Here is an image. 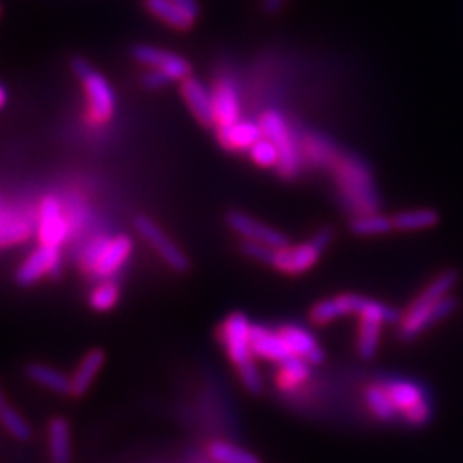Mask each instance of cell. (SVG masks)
<instances>
[{"label":"cell","instance_id":"cell-1","mask_svg":"<svg viewBox=\"0 0 463 463\" xmlns=\"http://www.w3.org/2000/svg\"><path fill=\"white\" fill-rule=\"evenodd\" d=\"M330 170L335 176L342 205L347 211L354 216L379 213L381 197L376 192L373 172L364 158L342 151Z\"/></svg>","mask_w":463,"mask_h":463},{"label":"cell","instance_id":"cell-2","mask_svg":"<svg viewBox=\"0 0 463 463\" xmlns=\"http://www.w3.org/2000/svg\"><path fill=\"white\" fill-rule=\"evenodd\" d=\"M251 328V321L243 313H232L219 326V340L228 361L236 369L241 386L250 394H260L263 392V376H260L253 354Z\"/></svg>","mask_w":463,"mask_h":463},{"label":"cell","instance_id":"cell-3","mask_svg":"<svg viewBox=\"0 0 463 463\" xmlns=\"http://www.w3.org/2000/svg\"><path fill=\"white\" fill-rule=\"evenodd\" d=\"M332 240H335V232L330 228L318 230L311 241L299 243L296 248L288 245L284 250H274L270 265L286 274L307 272L317 265V260L321 259L323 251L332 243Z\"/></svg>","mask_w":463,"mask_h":463},{"label":"cell","instance_id":"cell-4","mask_svg":"<svg viewBox=\"0 0 463 463\" xmlns=\"http://www.w3.org/2000/svg\"><path fill=\"white\" fill-rule=\"evenodd\" d=\"M260 128H263V136L277 145V149L280 153V161L277 168L280 170L282 176L294 178L299 170L301 145L294 141L292 129H289L284 116L277 110H267L263 114V118H260Z\"/></svg>","mask_w":463,"mask_h":463},{"label":"cell","instance_id":"cell-5","mask_svg":"<svg viewBox=\"0 0 463 463\" xmlns=\"http://www.w3.org/2000/svg\"><path fill=\"white\" fill-rule=\"evenodd\" d=\"M383 384L386 388L390 400H392L396 411L402 415L405 423H410L413 427H421L429 421L432 410L421 386L403 379L384 381Z\"/></svg>","mask_w":463,"mask_h":463},{"label":"cell","instance_id":"cell-6","mask_svg":"<svg viewBox=\"0 0 463 463\" xmlns=\"http://www.w3.org/2000/svg\"><path fill=\"white\" fill-rule=\"evenodd\" d=\"M71 70H74V74L81 80L85 87L93 118L97 122H107L114 114V105H116L112 85L100 76L97 70H93L90 64H87L83 58H74V61H71Z\"/></svg>","mask_w":463,"mask_h":463},{"label":"cell","instance_id":"cell-7","mask_svg":"<svg viewBox=\"0 0 463 463\" xmlns=\"http://www.w3.org/2000/svg\"><path fill=\"white\" fill-rule=\"evenodd\" d=\"M458 309V299L454 296H448L439 303H432V306L417 307V309H405L402 313V318L398 323V336L403 342H411L419 335H423L432 325L456 313Z\"/></svg>","mask_w":463,"mask_h":463},{"label":"cell","instance_id":"cell-8","mask_svg":"<svg viewBox=\"0 0 463 463\" xmlns=\"http://www.w3.org/2000/svg\"><path fill=\"white\" fill-rule=\"evenodd\" d=\"M62 269V255H61V245H47L43 243L39 250H35L29 255L24 265L16 272V282L20 286H32L39 282L45 274L51 277H58Z\"/></svg>","mask_w":463,"mask_h":463},{"label":"cell","instance_id":"cell-9","mask_svg":"<svg viewBox=\"0 0 463 463\" xmlns=\"http://www.w3.org/2000/svg\"><path fill=\"white\" fill-rule=\"evenodd\" d=\"M136 230L170 269L178 270V272H185L187 269H190V260H187V257L182 253L178 245L174 243L151 219H147V216H137Z\"/></svg>","mask_w":463,"mask_h":463},{"label":"cell","instance_id":"cell-10","mask_svg":"<svg viewBox=\"0 0 463 463\" xmlns=\"http://www.w3.org/2000/svg\"><path fill=\"white\" fill-rule=\"evenodd\" d=\"M226 222L232 230L236 232V234H240L243 240H248V241L265 243V245H269V248H274V250H284L289 245L288 238L282 234V232L251 219L250 214H245L241 211L228 213Z\"/></svg>","mask_w":463,"mask_h":463},{"label":"cell","instance_id":"cell-11","mask_svg":"<svg viewBox=\"0 0 463 463\" xmlns=\"http://www.w3.org/2000/svg\"><path fill=\"white\" fill-rule=\"evenodd\" d=\"M132 56L136 58L137 62H141L145 66L165 71L166 76L172 78V81L174 80L184 81V80L190 78V74H192V66L184 56L163 51V49L149 47V45H136L132 49Z\"/></svg>","mask_w":463,"mask_h":463},{"label":"cell","instance_id":"cell-12","mask_svg":"<svg viewBox=\"0 0 463 463\" xmlns=\"http://www.w3.org/2000/svg\"><path fill=\"white\" fill-rule=\"evenodd\" d=\"M251 345H253V354L257 359L269 361V364H274V365H279V364H282V361L294 357L279 328L253 325Z\"/></svg>","mask_w":463,"mask_h":463},{"label":"cell","instance_id":"cell-13","mask_svg":"<svg viewBox=\"0 0 463 463\" xmlns=\"http://www.w3.org/2000/svg\"><path fill=\"white\" fill-rule=\"evenodd\" d=\"M364 301H365V298L359 294H340L335 298H328V299L315 303L311 313H309V318L313 325L325 326V325H330L332 321H336V318H340V317L359 315Z\"/></svg>","mask_w":463,"mask_h":463},{"label":"cell","instance_id":"cell-14","mask_svg":"<svg viewBox=\"0 0 463 463\" xmlns=\"http://www.w3.org/2000/svg\"><path fill=\"white\" fill-rule=\"evenodd\" d=\"M107 364V354L103 350H90L70 374V398H83L93 388V383Z\"/></svg>","mask_w":463,"mask_h":463},{"label":"cell","instance_id":"cell-15","mask_svg":"<svg viewBox=\"0 0 463 463\" xmlns=\"http://www.w3.org/2000/svg\"><path fill=\"white\" fill-rule=\"evenodd\" d=\"M280 335L284 336L289 352H292L294 357L306 359L307 364L311 365H321L325 361V352L323 347L318 345L317 338L313 332H309L307 328H303L299 325H282Z\"/></svg>","mask_w":463,"mask_h":463},{"label":"cell","instance_id":"cell-16","mask_svg":"<svg viewBox=\"0 0 463 463\" xmlns=\"http://www.w3.org/2000/svg\"><path fill=\"white\" fill-rule=\"evenodd\" d=\"M182 95L185 103L190 105L195 118L203 126L216 124V112H214V97L207 85H203L195 78H187L182 83Z\"/></svg>","mask_w":463,"mask_h":463},{"label":"cell","instance_id":"cell-17","mask_svg":"<svg viewBox=\"0 0 463 463\" xmlns=\"http://www.w3.org/2000/svg\"><path fill=\"white\" fill-rule=\"evenodd\" d=\"M132 248H134V243L128 236L110 238L107 248L97 259V263L90 269V272L95 279H110L112 274H116L122 269L126 259L129 257V253H132Z\"/></svg>","mask_w":463,"mask_h":463},{"label":"cell","instance_id":"cell-18","mask_svg":"<svg viewBox=\"0 0 463 463\" xmlns=\"http://www.w3.org/2000/svg\"><path fill=\"white\" fill-rule=\"evenodd\" d=\"M47 452L51 463H71L74 452H71V427L68 419L62 415L51 417L47 423Z\"/></svg>","mask_w":463,"mask_h":463},{"label":"cell","instance_id":"cell-19","mask_svg":"<svg viewBox=\"0 0 463 463\" xmlns=\"http://www.w3.org/2000/svg\"><path fill=\"white\" fill-rule=\"evenodd\" d=\"M68 234V222L62 216L61 203L54 197H47L43 201L39 214V236L41 241L47 245H61Z\"/></svg>","mask_w":463,"mask_h":463},{"label":"cell","instance_id":"cell-20","mask_svg":"<svg viewBox=\"0 0 463 463\" xmlns=\"http://www.w3.org/2000/svg\"><path fill=\"white\" fill-rule=\"evenodd\" d=\"M263 136L260 122L238 120L230 126H219V141L226 149H251Z\"/></svg>","mask_w":463,"mask_h":463},{"label":"cell","instance_id":"cell-21","mask_svg":"<svg viewBox=\"0 0 463 463\" xmlns=\"http://www.w3.org/2000/svg\"><path fill=\"white\" fill-rule=\"evenodd\" d=\"M311 376V364L306 359L289 357L277 365L274 371V386L284 394H294Z\"/></svg>","mask_w":463,"mask_h":463},{"label":"cell","instance_id":"cell-22","mask_svg":"<svg viewBox=\"0 0 463 463\" xmlns=\"http://www.w3.org/2000/svg\"><path fill=\"white\" fill-rule=\"evenodd\" d=\"M213 97H214L216 124L230 126L240 120L241 107H240V95L234 83L230 80H221L219 85L214 87Z\"/></svg>","mask_w":463,"mask_h":463},{"label":"cell","instance_id":"cell-23","mask_svg":"<svg viewBox=\"0 0 463 463\" xmlns=\"http://www.w3.org/2000/svg\"><path fill=\"white\" fill-rule=\"evenodd\" d=\"M299 145H301V153L306 155L307 161L315 166H328L330 168L336 163V158L342 153V149L335 141L328 139L323 134H315V132L303 137Z\"/></svg>","mask_w":463,"mask_h":463},{"label":"cell","instance_id":"cell-24","mask_svg":"<svg viewBox=\"0 0 463 463\" xmlns=\"http://www.w3.org/2000/svg\"><path fill=\"white\" fill-rule=\"evenodd\" d=\"M27 379L37 386L49 390L58 396H70V374H64L52 365L47 364H29L25 367Z\"/></svg>","mask_w":463,"mask_h":463},{"label":"cell","instance_id":"cell-25","mask_svg":"<svg viewBox=\"0 0 463 463\" xmlns=\"http://www.w3.org/2000/svg\"><path fill=\"white\" fill-rule=\"evenodd\" d=\"M145 6H147L153 16L163 20L166 25L174 29H180V32L190 29L197 18L190 10H185L178 3H174V0H145Z\"/></svg>","mask_w":463,"mask_h":463},{"label":"cell","instance_id":"cell-26","mask_svg":"<svg viewBox=\"0 0 463 463\" xmlns=\"http://www.w3.org/2000/svg\"><path fill=\"white\" fill-rule=\"evenodd\" d=\"M384 323L373 317H359L357 325V354L361 359H373L381 345V332Z\"/></svg>","mask_w":463,"mask_h":463},{"label":"cell","instance_id":"cell-27","mask_svg":"<svg viewBox=\"0 0 463 463\" xmlns=\"http://www.w3.org/2000/svg\"><path fill=\"white\" fill-rule=\"evenodd\" d=\"M32 234V222L16 211H0V248L20 243Z\"/></svg>","mask_w":463,"mask_h":463},{"label":"cell","instance_id":"cell-28","mask_svg":"<svg viewBox=\"0 0 463 463\" xmlns=\"http://www.w3.org/2000/svg\"><path fill=\"white\" fill-rule=\"evenodd\" d=\"M0 427H3L14 440L25 442L32 439V427H29L27 419L16 408H12V403L3 392V388H0Z\"/></svg>","mask_w":463,"mask_h":463},{"label":"cell","instance_id":"cell-29","mask_svg":"<svg viewBox=\"0 0 463 463\" xmlns=\"http://www.w3.org/2000/svg\"><path fill=\"white\" fill-rule=\"evenodd\" d=\"M440 213L434 209H411L392 216L394 232H421L439 226Z\"/></svg>","mask_w":463,"mask_h":463},{"label":"cell","instance_id":"cell-30","mask_svg":"<svg viewBox=\"0 0 463 463\" xmlns=\"http://www.w3.org/2000/svg\"><path fill=\"white\" fill-rule=\"evenodd\" d=\"M205 452L213 463H260L253 452L243 450L241 446L222 439L211 440Z\"/></svg>","mask_w":463,"mask_h":463},{"label":"cell","instance_id":"cell-31","mask_svg":"<svg viewBox=\"0 0 463 463\" xmlns=\"http://www.w3.org/2000/svg\"><path fill=\"white\" fill-rule=\"evenodd\" d=\"M350 232L359 238L386 236V234H390V232H394L392 216H384L381 213L357 214L350 221Z\"/></svg>","mask_w":463,"mask_h":463},{"label":"cell","instance_id":"cell-32","mask_svg":"<svg viewBox=\"0 0 463 463\" xmlns=\"http://www.w3.org/2000/svg\"><path fill=\"white\" fill-rule=\"evenodd\" d=\"M364 398H365V405L369 408V411L376 419H379V421H394V419L400 417V413L396 411L394 403H392V400H390L383 383L367 386L364 392Z\"/></svg>","mask_w":463,"mask_h":463},{"label":"cell","instance_id":"cell-33","mask_svg":"<svg viewBox=\"0 0 463 463\" xmlns=\"http://www.w3.org/2000/svg\"><path fill=\"white\" fill-rule=\"evenodd\" d=\"M118 298H120V289L118 286H116L114 282H103L99 284L91 296H90V306L93 311H99V313H107L110 311L116 303H118Z\"/></svg>","mask_w":463,"mask_h":463},{"label":"cell","instance_id":"cell-34","mask_svg":"<svg viewBox=\"0 0 463 463\" xmlns=\"http://www.w3.org/2000/svg\"><path fill=\"white\" fill-rule=\"evenodd\" d=\"M250 155L259 166H265V168L279 166V161H280V153L277 149V145L267 137H260L250 149Z\"/></svg>","mask_w":463,"mask_h":463},{"label":"cell","instance_id":"cell-35","mask_svg":"<svg viewBox=\"0 0 463 463\" xmlns=\"http://www.w3.org/2000/svg\"><path fill=\"white\" fill-rule=\"evenodd\" d=\"M241 251H243L245 255H248V257L259 260V263L270 265L274 248H269V245H265V243H257V241H248V240H245V241L241 243Z\"/></svg>","mask_w":463,"mask_h":463},{"label":"cell","instance_id":"cell-36","mask_svg":"<svg viewBox=\"0 0 463 463\" xmlns=\"http://www.w3.org/2000/svg\"><path fill=\"white\" fill-rule=\"evenodd\" d=\"M141 81H143L145 87H147V90H161V87H165V85H168L172 81V78L166 76L165 71H161V70H153L151 68L149 71H145Z\"/></svg>","mask_w":463,"mask_h":463},{"label":"cell","instance_id":"cell-37","mask_svg":"<svg viewBox=\"0 0 463 463\" xmlns=\"http://www.w3.org/2000/svg\"><path fill=\"white\" fill-rule=\"evenodd\" d=\"M284 5H286V0H263V10L267 14H277L279 10H282Z\"/></svg>","mask_w":463,"mask_h":463},{"label":"cell","instance_id":"cell-38","mask_svg":"<svg viewBox=\"0 0 463 463\" xmlns=\"http://www.w3.org/2000/svg\"><path fill=\"white\" fill-rule=\"evenodd\" d=\"M174 3H178L180 6H184L185 10H190L194 16H199V5L197 0H174Z\"/></svg>","mask_w":463,"mask_h":463},{"label":"cell","instance_id":"cell-39","mask_svg":"<svg viewBox=\"0 0 463 463\" xmlns=\"http://www.w3.org/2000/svg\"><path fill=\"white\" fill-rule=\"evenodd\" d=\"M6 105V90L3 85H0V109Z\"/></svg>","mask_w":463,"mask_h":463}]
</instances>
